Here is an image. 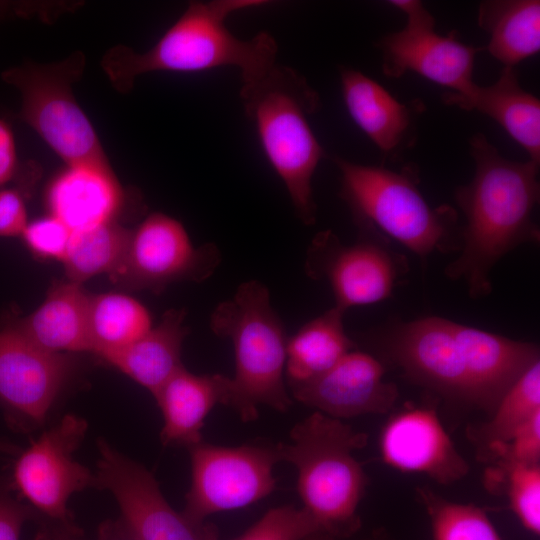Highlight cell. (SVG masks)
<instances>
[{"instance_id":"41","label":"cell","mask_w":540,"mask_h":540,"mask_svg":"<svg viewBox=\"0 0 540 540\" xmlns=\"http://www.w3.org/2000/svg\"><path fill=\"white\" fill-rule=\"evenodd\" d=\"M305 540H321V539L317 538L316 535H314V536H311V537H309V538H307Z\"/></svg>"},{"instance_id":"18","label":"cell","mask_w":540,"mask_h":540,"mask_svg":"<svg viewBox=\"0 0 540 540\" xmlns=\"http://www.w3.org/2000/svg\"><path fill=\"white\" fill-rule=\"evenodd\" d=\"M342 95L355 124L389 156H395L415 140L420 101L401 103L377 81L358 70L340 69Z\"/></svg>"},{"instance_id":"28","label":"cell","mask_w":540,"mask_h":540,"mask_svg":"<svg viewBox=\"0 0 540 540\" xmlns=\"http://www.w3.org/2000/svg\"><path fill=\"white\" fill-rule=\"evenodd\" d=\"M492 418L472 428L470 438L480 451L507 441L534 414L540 412V361L532 364L506 391L492 411Z\"/></svg>"},{"instance_id":"32","label":"cell","mask_w":540,"mask_h":540,"mask_svg":"<svg viewBox=\"0 0 540 540\" xmlns=\"http://www.w3.org/2000/svg\"><path fill=\"white\" fill-rule=\"evenodd\" d=\"M481 459L495 466L539 465L540 412L534 414L507 441L480 451Z\"/></svg>"},{"instance_id":"31","label":"cell","mask_w":540,"mask_h":540,"mask_svg":"<svg viewBox=\"0 0 540 540\" xmlns=\"http://www.w3.org/2000/svg\"><path fill=\"white\" fill-rule=\"evenodd\" d=\"M319 533L318 524L304 508L287 505L270 509L232 540H305Z\"/></svg>"},{"instance_id":"36","label":"cell","mask_w":540,"mask_h":540,"mask_svg":"<svg viewBox=\"0 0 540 540\" xmlns=\"http://www.w3.org/2000/svg\"><path fill=\"white\" fill-rule=\"evenodd\" d=\"M41 170L35 162L18 159L15 138L10 126L0 118V189L39 179Z\"/></svg>"},{"instance_id":"23","label":"cell","mask_w":540,"mask_h":540,"mask_svg":"<svg viewBox=\"0 0 540 540\" xmlns=\"http://www.w3.org/2000/svg\"><path fill=\"white\" fill-rule=\"evenodd\" d=\"M186 311L170 309L141 338L100 358L154 394L183 366Z\"/></svg>"},{"instance_id":"15","label":"cell","mask_w":540,"mask_h":540,"mask_svg":"<svg viewBox=\"0 0 540 540\" xmlns=\"http://www.w3.org/2000/svg\"><path fill=\"white\" fill-rule=\"evenodd\" d=\"M93 487L109 491L120 518L138 540H219L217 528L173 509L153 476L141 464L98 440Z\"/></svg>"},{"instance_id":"25","label":"cell","mask_w":540,"mask_h":540,"mask_svg":"<svg viewBox=\"0 0 540 540\" xmlns=\"http://www.w3.org/2000/svg\"><path fill=\"white\" fill-rule=\"evenodd\" d=\"M344 313L333 306L288 337L285 365L287 386L321 375L354 350L355 343L344 328Z\"/></svg>"},{"instance_id":"4","label":"cell","mask_w":540,"mask_h":540,"mask_svg":"<svg viewBox=\"0 0 540 540\" xmlns=\"http://www.w3.org/2000/svg\"><path fill=\"white\" fill-rule=\"evenodd\" d=\"M240 98L298 219L313 225L317 205L312 180L325 152L308 118L321 106L319 94L297 71L276 64L257 82L241 86Z\"/></svg>"},{"instance_id":"39","label":"cell","mask_w":540,"mask_h":540,"mask_svg":"<svg viewBox=\"0 0 540 540\" xmlns=\"http://www.w3.org/2000/svg\"><path fill=\"white\" fill-rule=\"evenodd\" d=\"M20 451L18 446L0 439V454L16 455L19 454Z\"/></svg>"},{"instance_id":"21","label":"cell","mask_w":540,"mask_h":540,"mask_svg":"<svg viewBox=\"0 0 540 540\" xmlns=\"http://www.w3.org/2000/svg\"><path fill=\"white\" fill-rule=\"evenodd\" d=\"M442 100L492 118L527 152L529 160L540 163V101L522 88L514 67H504L492 85L475 84L465 94L447 92Z\"/></svg>"},{"instance_id":"1","label":"cell","mask_w":540,"mask_h":540,"mask_svg":"<svg viewBox=\"0 0 540 540\" xmlns=\"http://www.w3.org/2000/svg\"><path fill=\"white\" fill-rule=\"evenodd\" d=\"M381 344L410 379L488 411L539 360L533 343L437 316L393 324Z\"/></svg>"},{"instance_id":"24","label":"cell","mask_w":540,"mask_h":540,"mask_svg":"<svg viewBox=\"0 0 540 540\" xmlns=\"http://www.w3.org/2000/svg\"><path fill=\"white\" fill-rule=\"evenodd\" d=\"M478 25L490 36L485 49L504 67H514L540 50L539 0H487Z\"/></svg>"},{"instance_id":"22","label":"cell","mask_w":540,"mask_h":540,"mask_svg":"<svg viewBox=\"0 0 540 540\" xmlns=\"http://www.w3.org/2000/svg\"><path fill=\"white\" fill-rule=\"evenodd\" d=\"M50 215L72 232L116 219L124 191L115 173L88 167H67L46 192Z\"/></svg>"},{"instance_id":"16","label":"cell","mask_w":540,"mask_h":540,"mask_svg":"<svg viewBox=\"0 0 540 540\" xmlns=\"http://www.w3.org/2000/svg\"><path fill=\"white\" fill-rule=\"evenodd\" d=\"M385 368L372 355L352 350L321 375L287 387L306 406L341 420L366 414H386L399 396L384 380Z\"/></svg>"},{"instance_id":"33","label":"cell","mask_w":540,"mask_h":540,"mask_svg":"<svg viewBox=\"0 0 540 540\" xmlns=\"http://www.w3.org/2000/svg\"><path fill=\"white\" fill-rule=\"evenodd\" d=\"M72 231L52 215L28 221L21 238L27 249L36 257L62 262Z\"/></svg>"},{"instance_id":"12","label":"cell","mask_w":540,"mask_h":540,"mask_svg":"<svg viewBox=\"0 0 540 540\" xmlns=\"http://www.w3.org/2000/svg\"><path fill=\"white\" fill-rule=\"evenodd\" d=\"M78 369L76 355L46 351L2 323L0 409L10 428L31 432L42 427Z\"/></svg>"},{"instance_id":"26","label":"cell","mask_w":540,"mask_h":540,"mask_svg":"<svg viewBox=\"0 0 540 540\" xmlns=\"http://www.w3.org/2000/svg\"><path fill=\"white\" fill-rule=\"evenodd\" d=\"M90 354L101 358L132 344L152 328L149 310L121 293L90 294L88 304Z\"/></svg>"},{"instance_id":"5","label":"cell","mask_w":540,"mask_h":540,"mask_svg":"<svg viewBox=\"0 0 540 540\" xmlns=\"http://www.w3.org/2000/svg\"><path fill=\"white\" fill-rule=\"evenodd\" d=\"M340 197L359 229L390 238L421 258L459 251L461 227L455 209L432 207L419 190L415 165L399 171L357 164L340 157Z\"/></svg>"},{"instance_id":"27","label":"cell","mask_w":540,"mask_h":540,"mask_svg":"<svg viewBox=\"0 0 540 540\" xmlns=\"http://www.w3.org/2000/svg\"><path fill=\"white\" fill-rule=\"evenodd\" d=\"M131 233L117 219L72 232L62 260L67 280L82 284L99 274L110 275L124 257Z\"/></svg>"},{"instance_id":"3","label":"cell","mask_w":540,"mask_h":540,"mask_svg":"<svg viewBox=\"0 0 540 540\" xmlns=\"http://www.w3.org/2000/svg\"><path fill=\"white\" fill-rule=\"evenodd\" d=\"M263 0L190 2L183 14L148 50L137 52L117 44L102 56L100 65L119 93L132 90L135 80L157 71L201 72L221 67L239 69L241 86L264 77L274 65L278 46L267 32L240 39L226 26L227 18L259 7Z\"/></svg>"},{"instance_id":"30","label":"cell","mask_w":540,"mask_h":540,"mask_svg":"<svg viewBox=\"0 0 540 540\" xmlns=\"http://www.w3.org/2000/svg\"><path fill=\"white\" fill-rule=\"evenodd\" d=\"M489 488L503 484L510 507L529 532L540 533V465L493 466L486 472Z\"/></svg>"},{"instance_id":"20","label":"cell","mask_w":540,"mask_h":540,"mask_svg":"<svg viewBox=\"0 0 540 540\" xmlns=\"http://www.w3.org/2000/svg\"><path fill=\"white\" fill-rule=\"evenodd\" d=\"M229 382L222 374L179 369L153 396L163 417L162 443L190 448L203 441L205 419L216 404H225Z\"/></svg>"},{"instance_id":"29","label":"cell","mask_w":540,"mask_h":540,"mask_svg":"<svg viewBox=\"0 0 540 540\" xmlns=\"http://www.w3.org/2000/svg\"><path fill=\"white\" fill-rule=\"evenodd\" d=\"M417 492L429 515L433 540H502L483 509L446 500L427 487Z\"/></svg>"},{"instance_id":"6","label":"cell","mask_w":540,"mask_h":540,"mask_svg":"<svg viewBox=\"0 0 540 540\" xmlns=\"http://www.w3.org/2000/svg\"><path fill=\"white\" fill-rule=\"evenodd\" d=\"M209 326L234 348L235 374L224 405L244 422L258 417L259 405L287 411L292 405L285 380L288 337L267 286L254 279L241 283L213 309Z\"/></svg>"},{"instance_id":"17","label":"cell","mask_w":540,"mask_h":540,"mask_svg":"<svg viewBox=\"0 0 540 540\" xmlns=\"http://www.w3.org/2000/svg\"><path fill=\"white\" fill-rule=\"evenodd\" d=\"M380 450L391 467L425 474L440 484L461 480L469 471L432 408H406L392 416L383 428Z\"/></svg>"},{"instance_id":"14","label":"cell","mask_w":540,"mask_h":540,"mask_svg":"<svg viewBox=\"0 0 540 540\" xmlns=\"http://www.w3.org/2000/svg\"><path fill=\"white\" fill-rule=\"evenodd\" d=\"M388 3L407 17L397 32L382 36L376 46L382 54V71L389 78H399L412 71L450 89L467 93L476 83L473 70L476 55L485 47L462 43L458 32L447 35L435 31V19L418 0H393Z\"/></svg>"},{"instance_id":"2","label":"cell","mask_w":540,"mask_h":540,"mask_svg":"<svg viewBox=\"0 0 540 540\" xmlns=\"http://www.w3.org/2000/svg\"><path fill=\"white\" fill-rule=\"evenodd\" d=\"M469 144L475 173L455 190L466 223L461 227L460 253L445 273L465 282L470 297L477 299L491 292L490 273L504 255L521 244L539 242L532 218L540 196L539 164L503 157L480 132Z\"/></svg>"},{"instance_id":"37","label":"cell","mask_w":540,"mask_h":540,"mask_svg":"<svg viewBox=\"0 0 540 540\" xmlns=\"http://www.w3.org/2000/svg\"><path fill=\"white\" fill-rule=\"evenodd\" d=\"M39 530L33 540H84L76 524H60L43 519L37 521Z\"/></svg>"},{"instance_id":"11","label":"cell","mask_w":540,"mask_h":540,"mask_svg":"<svg viewBox=\"0 0 540 540\" xmlns=\"http://www.w3.org/2000/svg\"><path fill=\"white\" fill-rule=\"evenodd\" d=\"M188 449L191 484L183 513L194 521L253 504L276 487V445L224 447L201 441Z\"/></svg>"},{"instance_id":"9","label":"cell","mask_w":540,"mask_h":540,"mask_svg":"<svg viewBox=\"0 0 540 540\" xmlns=\"http://www.w3.org/2000/svg\"><path fill=\"white\" fill-rule=\"evenodd\" d=\"M359 231L353 244H344L332 230L318 232L306 252L305 274L326 281L334 306L343 311L389 298L408 270L406 258L385 245L386 238Z\"/></svg>"},{"instance_id":"38","label":"cell","mask_w":540,"mask_h":540,"mask_svg":"<svg viewBox=\"0 0 540 540\" xmlns=\"http://www.w3.org/2000/svg\"><path fill=\"white\" fill-rule=\"evenodd\" d=\"M96 540H138L119 517L106 520L98 528Z\"/></svg>"},{"instance_id":"8","label":"cell","mask_w":540,"mask_h":540,"mask_svg":"<svg viewBox=\"0 0 540 540\" xmlns=\"http://www.w3.org/2000/svg\"><path fill=\"white\" fill-rule=\"evenodd\" d=\"M85 65V54L75 51L51 63L25 61L4 70L1 78L20 95L19 118L67 167L114 173L92 123L73 93Z\"/></svg>"},{"instance_id":"40","label":"cell","mask_w":540,"mask_h":540,"mask_svg":"<svg viewBox=\"0 0 540 540\" xmlns=\"http://www.w3.org/2000/svg\"><path fill=\"white\" fill-rule=\"evenodd\" d=\"M5 11V2H0V14H4Z\"/></svg>"},{"instance_id":"19","label":"cell","mask_w":540,"mask_h":540,"mask_svg":"<svg viewBox=\"0 0 540 540\" xmlns=\"http://www.w3.org/2000/svg\"><path fill=\"white\" fill-rule=\"evenodd\" d=\"M89 297L82 284L56 281L41 305L24 317L5 322L36 346L58 354L90 353Z\"/></svg>"},{"instance_id":"34","label":"cell","mask_w":540,"mask_h":540,"mask_svg":"<svg viewBox=\"0 0 540 540\" xmlns=\"http://www.w3.org/2000/svg\"><path fill=\"white\" fill-rule=\"evenodd\" d=\"M39 179L0 189V237H20L28 223L27 200Z\"/></svg>"},{"instance_id":"7","label":"cell","mask_w":540,"mask_h":540,"mask_svg":"<svg viewBox=\"0 0 540 540\" xmlns=\"http://www.w3.org/2000/svg\"><path fill=\"white\" fill-rule=\"evenodd\" d=\"M366 444L365 433L316 411L293 427L289 442L276 445L280 462L297 469L303 508L321 533L348 536L359 528L367 477L353 452Z\"/></svg>"},{"instance_id":"10","label":"cell","mask_w":540,"mask_h":540,"mask_svg":"<svg viewBox=\"0 0 540 540\" xmlns=\"http://www.w3.org/2000/svg\"><path fill=\"white\" fill-rule=\"evenodd\" d=\"M86 431L87 422L83 418L67 414L19 452L10 481L17 495L36 511L39 519L75 523L68 508L69 500L94 483V473L73 457Z\"/></svg>"},{"instance_id":"13","label":"cell","mask_w":540,"mask_h":540,"mask_svg":"<svg viewBox=\"0 0 540 540\" xmlns=\"http://www.w3.org/2000/svg\"><path fill=\"white\" fill-rule=\"evenodd\" d=\"M221 260L216 244L194 246L181 222L154 212L132 229L124 257L109 276L119 287L158 294L175 282L205 281Z\"/></svg>"},{"instance_id":"35","label":"cell","mask_w":540,"mask_h":540,"mask_svg":"<svg viewBox=\"0 0 540 540\" xmlns=\"http://www.w3.org/2000/svg\"><path fill=\"white\" fill-rule=\"evenodd\" d=\"M38 519L36 511L17 495L11 481L0 476V540H20L24 524Z\"/></svg>"}]
</instances>
